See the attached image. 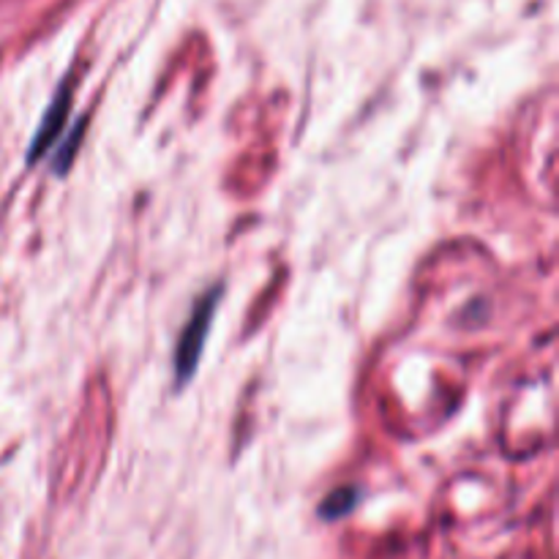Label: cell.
<instances>
[{
	"label": "cell",
	"instance_id": "1",
	"mask_svg": "<svg viewBox=\"0 0 559 559\" xmlns=\"http://www.w3.org/2000/svg\"><path fill=\"white\" fill-rule=\"evenodd\" d=\"M219 298H222V287L208 289V293L195 303L189 320H186V327H183L181 338H177L175 374L181 385L186 383V380L195 377L197 365H200L202 349H206V338L213 325V314H216L219 309Z\"/></svg>",
	"mask_w": 559,
	"mask_h": 559
},
{
	"label": "cell",
	"instance_id": "2",
	"mask_svg": "<svg viewBox=\"0 0 559 559\" xmlns=\"http://www.w3.org/2000/svg\"><path fill=\"white\" fill-rule=\"evenodd\" d=\"M69 110H72V85L63 83L61 90L52 96V104L47 107L45 117H41V126L36 128V137L30 139L28 164H34L36 159H41V156L52 148V145L61 142L63 128H66Z\"/></svg>",
	"mask_w": 559,
	"mask_h": 559
},
{
	"label": "cell",
	"instance_id": "3",
	"mask_svg": "<svg viewBox=\"0 0 559 559\" xmlns=\"http://www.w3.org/2000/svg\"><path fill=\"white\" fill-rule=\"evenodd\" d=\"M355 502H358V488H336V492L322 502L320 513L325 515L327 521L341 519V515H347L349 510L355 508Z\"/></svg>",
	"mask_w": 559,
	"mask_h": 559
},
{
	"label": "cell",
	"instance_id": "4",
	"mask_svg": "<svg viewBox=\"0 0 559 559\" xmlns=\"http://www.w3.org/2000/svg\"><path fill=\"white\" fill-rule=\"evenodd\" d=\"M83 134H85V121L83 123H77V126L72 128V134H69L66 139H63V142H58V156H55V161H52V166H55V172H66L69 166H72V161H74V156H77V145H79V139H83Z\"/></svg>",
	"mask_w": 559,
	"mask_h": 559
}]
</instances>
